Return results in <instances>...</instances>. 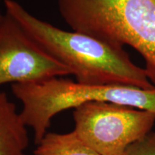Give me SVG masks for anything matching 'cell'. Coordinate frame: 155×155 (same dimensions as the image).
<instances>
[{
  "label": "cell",
  "mask_w": 155,
  "mask_h": 155,
  "mask_svg": "<svg viewBox=\"0 0 155 155\" xmlns=\"http://www.w3.org/2000/svg\"><path fill=\"white\" fill-rule=\"evenodd\" d=\"M8 13L46 53L63 64L85 85L155 86L144 68L133 63L124 48L77 32L58 28L38 18L15 0H5Z\"/></svg>",
  "instance_id": "6da1fadb"
},
{
  "label": "cell",
  "mask_w": 155,
  "mask_h": 155,
  "mask_svg": "<svg viewBox=\"0 0 155 155\" xmlns=\"http://www.w3.org/2000/svg\"><path fill=\"white\" fill-rule=\"evenodd\" d=\"M58 6L73 30L138 52L155 86V0H58Z\"/></svg>",
  "instance_id": "7a4b0ae2"
},
{
  "label": "cell",
  "mask_w": 155,
  "mask_h": 155,
  "mask_svg": "<svg viewBox=\"0 0 155 155\" xmlns=\"http://www.w3.org/2000/svg\"><path fill=\"white\" fill-rule=\"evenodd\" d=\"M12 91L22 102L21 117L25 125L33 130L36 144L46 134L54 116L88 102L111 103L155 114V88L91 86L56 77L38 82L14 83Z\"/></svg>",
  "instance_id": "3957f363"
},
{
  "label": "cell",
  "mask_w": 155,
  "mask_h": 155,
  "mask_svg": "<svg viewBox=\"0 0 155 155\" xmlns=\"http://www.w3.org/2000/svg\"><path fill=\"white\" fill-rule=\"evenodd\" d=\"M74 131L100 155H123L129 145L152 131L155 114L129 106L92 101L75 108Z\"/></svg>",
  "instance_id": "277c9868"
},
{
  "label": "cell",
  "mask_w": 155,
  "mask_h": 155,
  "mask_svg": "<svg viewBox=\"0 0 155 155\" xmlns=\"http://www.w3.org/2000/svg\"><path fill=\"white\" fill-rule=\"evenodd\" d=\"M72 75L46 53L10 15L0 22V86L6 83L42 81Z\"/></svg>",
  "instance_id": "5b68a950"
},
{
  "label": "cell",
  "mask_w": 155,
  "mask_h": 155,
  "mask_svg": "<svg viewBox=\"0 0 155 155\" xmlns=\"http://www.w3.org/2000/svg\"><path fill=\"white\" fill-rule=\"evenodd\" d=\"M27 127L16 106L0 90V155H27Z\"/></svg>",
  "instance_id": "8992f818"
},
{
  "label": "cell",
  "mask_w": 155,
  "mask_h": 155,
  "mask_svg": "<svg viewBox=\"0 0 155 155\" xmlns=\"http://www.w3.org/2000/svg\"><path fill=\"white\" fill-rule=\"evenodd\" d=\"M34 155H100L80 139L74 130L68 133L47 132Z\"/></svg>",
  "instance_id": "52a82bcc"
},
{
  "label": "cell",
  "mask_w": 155,
  "mask_h": 155,
  "mask_svg": "<svg viewBox=\"0 0 155 155\" xmlns=\"http://www.w3.org/2000/svg\"><path fill=\"white\" fill-rule=\"evenodd\" d=\"M123 155H155V131L129 145Z\"/></svg>",
  "instance_id": "ba28073f"
},
{
  "label": "cell",
  "mask_w": 155,
  "mask_h": 155,
  "mask_svg": "<svg viewBox=\"0 0 155 155\" xmlns=\"http://www.w3.org/2000/svg\"><path fill=\"white\" fill-rule=\"evenodd\" d=\"M3 16H4V15L2 14L1 12H0V22H1L2 19V18H3Z\"/></svg>",
  "instance_id": "9c48e42d"
}]
</instances>
